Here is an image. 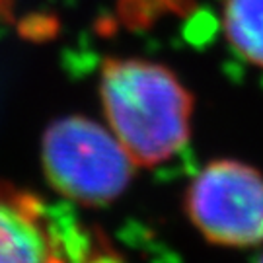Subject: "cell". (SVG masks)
I'll use <instances>...</instances> for the list:
<instances>
[{"label":"cell","mask_w":263,"mask_h":263,"mask_svg":"<svg viewBox=\"0 0 263 263\" xmlns=\"http://www.w3.org/2000/svg\"><path fill=\"white\" fill-rule=\"evenodd\" d=\"M100 98L109 131L135 166L164 164L189 142L193 96L168 66L109 57L102 65Z\"/></svg>","instance_id":"1"},{"label":"cell","mask_w":263,"mask_h":263,"mask_svg":"<svg viewBox=\"0 0 263 263\" xmlns=\"http://www.w3.org/2000/svg\"><path fill=\"white\" fill-rule=\"evenodd\" d=\"M41 164L55 191L86 207H104L121 197L137 168L111 131L82 115L49 125Z\"/></svg>","instance_id":"2"},{"label":"cell","mask_w":263,"mask_h":263,"mask_svg":"<svg viewBox=\"0 0 263 263\" xmlns=\"http://www.w3.org/2000/svg\"><path fill=\"white\" fill-rule=\"evenodd\" d=\"M183 207L207 242L263 244V174L238 160H215L191 179Z\"/></svg>","instance_id":"3"},{"label":"cell","mask_w":263,"mask_h":263,"mask_svg":"<svg viewBox=\"0 0 263 263\" xmlns=\"http://www.w3.org/2000/svg\"><path fill=\"white\" fill-rule=\"evenodd\" d=\"M43 203L0 183V263H66Z\"/></svg>","instance_id":"4"},{"label":"cell","mask_w":263,"mask_h":263,"mask_svg":"<svg viewBox=\"0 0 263 263\" xmlns=\"http://www.w3.org/2000/svg\"><path fill=\"white\" fill-rule=\"evenodd\" d=\"M224 33L238 55L263 68V0H226Z\"/></svg>","instance_id":"5"},{"label":"cell","mask_w":263,"mask_h":263,"mask_svg":"<svg viewBox=\"0 0 263 263\" xmlns=\"http://www.w3.org/2000/svg\"><path fill=\"white\" fill-rule=\"evenodd\" d=\"M189 0H119L117 10L123 24L141 28L152 24L166 12H179Z\"/></svg>","instance_id":"6"},{"label":"cell","mask_w":263,"mask_h":263,"mask_svg":"<svg viewBox=\"0 0 263 263\" xmlns=\"http://www.w3.org/2000/svg\"><path fill=\"white\" fill-rule=\"evenodd\" d=\"M82 263H127V261H125L123 257H119L115 252H111L107 246H104V248L92 252Z\"/></svg>","instance_id":"7"},{"label":"cell","mask_w":263,"mask_h":263,"mask_svg":"<svg viewBox=\"0 0 263 263\" xmlns=\"http://www.w3.org/2000/svg\"><path fill=\"white\" fill-rule=\"evenodd\" d=\"M259 263H263V257H261V259H259Z\"/></svg>","instance_id":"8"}]
</instances>
